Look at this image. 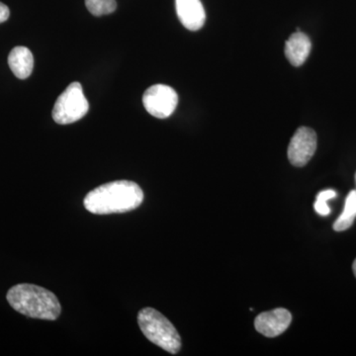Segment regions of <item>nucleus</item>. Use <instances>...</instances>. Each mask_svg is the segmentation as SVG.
Masks as SVG:
<instances>
[{
	"label": "nucleus",
	"mask_w": 356,
	"mask_h": 356,
	"mask_svg": "<svg viewBox=\"0 0 356 356\" xmlns=\"http://www.w3.org/2000/svg\"><path fill=\"white\" fill-rule=\"evenodd\" d=\"M143 201L144 192L139 185L130 180H117L89 192L83 204L92 214L108 215L137 209Z\"/></svg>",
	"instance_id": "1"
},
{
	"label": "nucleus",
	"mask_w": 356,
	"mask_h": 356,
	"mask_svg": "<svg viewBox=\"0 0 356 356\" xmlns=\"http://www.w3.org/2000/svg\"><path fill=\"white\" fill-rule=\"evenodd\" d=\"M6 298L14 310L29 318L55 321L62 312L57 296L37 285H15L7 292Z\"/></svg>",
	"instance_id": "2"
},
{
	"label": "nucleus",
	"mask_w": 356,
	"mask_h": 356,
	"mask_svg": "<svg viewBox=\"0 0 356 356\" xmlns=\"http://www.w3.org/2000/svg\"><path fill=\"white\" fill-rule=\"evenodd\" d=\"M140 331L149 341L172 355H177L181 348V339L170 322L159 311L145 308L138 315Z\"/></svg>",
	"instance_id": "3"
},
{
	"label": "nucleus",
	"mask_w": 356,
	"mask_h": 356,
	"mask_svg": "<svg viewBox=\"0 0 356 356\" xmlns=\"http://www.w3.org/2000/svg\"><path fill=\"white\" fill-rule=\"evenodd\" d=\"M89 105L84 96L83 86L79 83H72L58 96L54 105L53 119L60 125L74 123L88 114Z\"/></svg>",
	"instance_id": "4"
},
{
	"label": "nucleus",
	"mask_w": 356,
	"mask_h": 356,
	"mask_svg": "<svg viewBox=\"0 0 356 356\" xmlns=\"http://www.w3.org/2000/svg\"><path fill=\"white\" fill-rule=\"evenodd\" d=\"M145 108L152 116L165 119L172 116L177 109V91L165 84H156L147 89L143 96Z\"/></svg>",
	"instance_id": "5"
},
{
	"label": "nucleus",
	"mask_w": 356,
	"mask_h": 356,
	"mask_svg": "<svg viewBox=\"0 0 356 356\" xmlns=\"http://www.w3.org/2000/svg\"><path fill=\"white\" fill-rule=\"evenodd\" d=\"M317 149V135L310 128L301 127L296 131L288 147V159L297 168L309 163Z\"/></svg>",
	"instance_id": "6"
},
{
	"label": "nucleus",
	"mask_w": 356,
	"mask_h": 356,
	"mask_svg": "<svg viewBox=\"0 0 356 356\" xmlns=\"http://www.w3.org/2000/svg\"><path fill=\"white\" fill-rule=\"evenodd\" d=\"M291 321L292 316L289 311L284 308H278L264 312L257 316L254 325L257 331L264 337H275L286 331Z\"/></svg>",
	"instance_id": "7"
},
{
	"label": "nucleus",
	"mask_w": 356,
	"mask_h": 356,
	"mask_svg": "<svg viewBox=\"0 0 356 356\" xmlns=\"http://www.w3.org/2000/svg\"><path fill=\"white\" fill-rule=\"evenodd\" d=\"M178 19L186 29L197 31L206 20L205 9L200 0H175Z\"/></svg>",
	"instance_id": "8"
},
{
	"label": "nucleus",
	"mask_w": 356,
	"mask_h": 356,
	"mask_svg": "<svg viewBox=\"0 0 356 356\" xmlns=\"http://www.w3.org/2000/svg\"><path fill=\"white\" fill-rule=\"evenodd\" d=\"M312 44L310 38L304 33L297 30L293 33L285 44V55L290 64L300 67L306 62L310 55Z\"/></svg>",
	"instance_id": "9"
},
{
	"label": "nucleus",
	"mask_w": 356,
	"mask_h": 356,
	"mask_svg": "<svg viewBox=\"0 0 356 356\" xmlns=\"http://www.w3.org/2000/svg\"><path fill=\"white\" fill-rule=\"evenodd\" d=\"M8 65L14 76L20 79L31 76L34 67V58L31 51L26 47H16L9 54Z\"/></svg>",
	"instance_id": "10"
},
{
	"label": "nucleus",
	"mask_w": 356,
	"mask_h": 356,
	"mask_svg": "<svg viewBox=\"0 0 356 356\" xmlns=\"http://www.w3.org/2000/svg\"><path fill=\"white\" fill-rule=\"evenodd\" d=\"M356 218V191L350 192L346 197V205L343 214L341 215L334 224V229L337 232H343L353 226Z\"/></svg>",
	"instance_id": "11"
},
{
	"label": "nucleus",
	"mask_w": 356,
	"mask_h": 356,
	"mask_svg": "<svg viewBox=\"0 0 356 356\" xmlns=\"http://www.w3.org/2000/svg\"><path fill=\"white\" fill-rule=\"evenodd\" d=\"M86 6L95 16L108 15L117 8L116 0H86Z\"/></svg>",
	"instance_id": "12"
},
{
	"label": "nucleus",
	"mask_w": 356,
	"mask_h": 356,
	"mask_svg": "<svg viewBox=\"0 0 356 356\" xmlns=\"http://www.w3.org/2000/svg\"><path fill=\"white\" fill-rule=\"evenodd\" d=\"M337 192L332 189H327V191H321L316 198V202L314 204L316 212L321 216H327L331 213L329 206H327V201L330 199L336 197Z\"/></svg>",
	"instance_id": "13"
},
{
	"label": "nucleus",
	"mask_w": 356,
	"mask_h": 356,
	"mask_svg": "<svg viewBox=\"0 0 356 356\" xmlns=\"http://www.w3.org/2000/svg\"><path fill=\"white\" fill-rule=\"evenodd\" d=\"M9 15H10V13H9L8 7H7L6 4L0 2V24L6 22V21L8 19Z\"/></svg>",
	"instance_id": "14"
},
{
	"label": "nucleus",
	"mask_w": 356,
	"mask_h": 356,
	"mask_svg": "<svg viewBox=\"0 0 356 356\" xmlns=\"http://www.w3.org/2000/svg\"><path fill=\"white\" fill-rule=\"evenodd\" d=\"M353 273H355V275L356 277V259H355V262H353Z\"/></svg>",
	"instance_id": "15"
}]
</instances>
